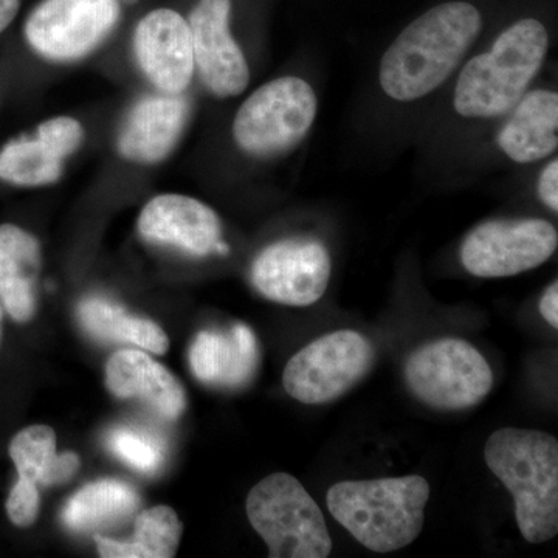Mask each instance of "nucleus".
Instances as JSON below:
<instances>
[{
    "label": "nucleus",
    "mask_w": 558,
    "mask_h": 558,
    "mask_svg": "<svg viewBox=\"0 0 558 558\" xmlns=\"http://www.w3.org/2000/svg\"><path fill=\"white\" fill-rule=\"evenodd\" d=\"M481 14L468 2H447L411 22L380 62L388 97L413 101L438 89L481 32Z\"/></svg>",
    "instance_id": "f257e3e1"
},
{
    "label": "nucleus",
    "mask_w": 558,
    "mask_h": 558,
    "mask_svg": "<svg viewBox=\"0 0 558 558\" xmlns=\"http://www.w3.org/2000/svg\"><path fill=\"white\" fill-rule=\"evenodd\" d=\"M487 468L512 494L521 534L532 545L558 532V442L539 429L499 428L484 449Z\"/></svg>",
    "instance_id": "f03ea898"
},
{
    "label": "nucleus",
    "mask_w": 558,
    "mask_h": 558,
    "mask_svg": "<svg viewBox=\"0 0 558 558\" xmlns=\"http://www.w3.org/2000/svg\"><path fill=\"white\" fill-rule=\"evenodd\" d=\"M429 499L428 481L400 478L341 481L328 490L329 512L374 553L407 548L421 535Z\"/></svg>",
    "instance_id": "7ed1b4c3"
},
{
    "label": "nucleus",
    "mask_w": 558,
    "mask_h": 558,
    "mask_svg": "<svg viewBox=\"0 0 558 558\" xmlns=\"http://www.w3.org/2000/svg\"><path fill=\"white\" fill-rule=\"evenodd\" d=\"M548 46V32L537 20H521L501 33L490 51L462 69L454 92L459 116L495 119L508 113L537 75Z\"/></svg>",
    "instance_id": "20e7f679"
},
{
    "label": "nucleus",
    "mask_w": 558,
    "mask_h": 558,
    "mask_svg": "<svg viewBox=\"0 0 558 558\" xmlns=\"http://www.w3.org/2000/svg\"><path fill=\"white\" fill-rule=\"evenodd\" d=\"M247 517L270 558H326L332 553L322 509L288 473H274L250 490Z\"/></svg>",
    "instance_id": "39448f33"
},
{
    "label": "nucleus",
    "mask_w": 558,
    "mask_h": 558,
    "mask_svg": "<svg viewBox=\"0 0 558 558\" xmlns=\"http://www.w3.org/2000/svg\"><path fill=\"white\" fill-rule=\"evenodd\" d=\"M317 117V97L306 81L284 76L264 84L242 102L233 137L245 154L277 157L300 145Z\"/></svg>",
    "instance_id": "423d86ee"
},
{
    "label": "nucleus",
    "mask_w": 558,
    "mask_h": 558,
    "mask_svg": "<svg viewBox=\"0 0 558 558\" xmlns=\"http://www.w3.org/2000/svg\"><path fill=\"white\" fill-rule=\"evenodd\" d=\"M405 381L429 409L459 411L483 402L494 387V373L469 341L442 339L424 344L410 355Z\"/></svg>",
    "instance_id": "0eeeda50"
},
{
    "label": "nucleus",
    "mask_w": 558,
    "mask_h": 558,
    "mask_svg": "<svg viewBox=\"0 0 558 558\" xmlns=\"http://www.w3.org/2000/svg\"><path fill=\"white\" fill-rule=\"evenodd\" d=\"M376 349L355 330H337L312 341L289 360L282 374L286 392L306 405H322L347 395L366 374Z\"/></svg>",
    "instance_id": "6e6552de"
},
{
    "label": "nucleus",
    "mask_w": 558,
    "mask_h": 558,
    "mask_svg": "<svg viewBox=\"0 0 558 558\" xmlns=\"http://www.w3.org/2000/svg\"><path fill=\"white\" fill-rule=\"evenodd\" d=\"M120 13V0H43L25 21V39L46 60L78 61L108 39Z\"/></svg>",
    "instance_id": "1a4fd4ad"
},
{
    "label": "nucleus",
    "mask_w": 558,
    "mask_h": 558,
    "mask_svg": "<svg viewBox=\"0 0 558 558\" xmlns=\"http://www.w3.org/2000/svg\"><path fill=\"white\" fill-rule=\"evenodd\" d=\"M558 245L556 227L543 219L488 220L462 242V266L480 278H506L537 269Z\"/></svg>",
    "instance_id": "9d476101"
},
{
    "label": "nucleus",
    "mask_w": 558,
    "mask_h": 558,
    "mask_svg": "<svg viewBox=\"0 0 558 558\" xmlns=\"http://www.w3.org/2000/svg\"><path fill=\"white\" fill-rule=\"evenodd\" d=\"M330 271L329 252L322 242L286 240L259 253L252 266V282L267 300L307 307L325 295Z\"/></svg>",
    "instance_id": "9b49d317"
},
{
    "label": "nucleus",
    "mask_w": 558,
    "mask_h": 558,
    "mask_svg": "<svg viewBox=\"0 0 558 558\" xmlns=\"http://www.w3.org/2000/svg\"><path fill=\"white\" fill-rule=\"evenodd\" d=\"M231 0H199L189 21L194 69L213 95L238 97L247 89L250 69L230 32Z\"/></svg>",
    "instance_id": "f8f14e48"
},
{
    "label": "nucleus",
    "mask_w": 558,
    "mask_h": 558,
    "mask_svg": "<svg viewBox=\"0 0 558 558\" xmlns=\"http://www.w3.org/2000/svg\"><path fill=\"white\" fill-rule=\"evenodd\" d=\"M140 69L161 94H183L193 81V40L189 21L170 9L150 11L134 33Z\"/></svg>",
    "instance_id": "ddd939ff"
},
{
    "label": "nucleus",
    "mask_w": 558,
    "mask_h": 558,
    "mask_svg": "<svg viewBox=\"0 0 558 558\" xmlns=\"http://www.w3.org/2000/svg\"><path fill=\"white\" fill-rule=\"evenodd\" d=\"M138 233L145 241L196 258L216 253L222 241L218 213L182 194H160L150 199L140 213Z\"/></svg>",
    "instance_id": "4468645a"
},
{
    "label": "nucleus",
    "mask_w": 558,
    "mask_h": 558,
    "mask_svg": "<svg viewBox=\"0 0 558 558\" xmlns=\"http://www.w3.org/2000/svg\"><path fill=\"white\" fill-rule=\"evenodd\" d=\"M190 101L183 94H150L132 106L119 132L123 159L154 165L167 159L189 123Z\"/></svg>",
    "instance_id": "2eb2a0df"
},
{
    "label": "nucleus",
    "mask_w": 558,
    "mask_h": 558,
    "mask_svg": "<svg viewBox=\"0 0 558 558\" xmlns=\"http://www.w3.org/2000/svg\"><path fill=\"white\" fill-rule=\"evenodd\" d=\"M106 387L116 398L142 400L167 421H175L186 409L182 384L140 349H121L108 360Z\"/></svg>",
    "instance_id": "dca6fc26"
},
{
    "label": "nucleus",
    "mask_w": 558,
    "mask_h": 558,
    "mask_svg": "<svg viewBox=\"0 0 558 558\" xmlns=\"http://www.w3.org/2000/svg\"><path fill=\"white\" fill-rule=\"evenodd\" d=\"M258 360V340L241 323L229 330H201L190 348L191 371L213 387H242L252 380Z\"/></svg>",
    "instance_id": "f3484780"
},
{
    "label": "nucleus",
    "mask_w": 558,
    "mask_h": 558,
    "mask_svg": "<svg viewBox=\"0 0 558 558\" xmlns=\"http://www.w3.org/2000/svg\"><path fill=\"white\" fill-rule=\"evenodd\" d=\"M40 245L31 231L0 226V303L16 323H28L38 311Z\"/></svg>",
    "instance_id": "a211bd4d"
},
{
    "label": "nucleus",
    "mask_w": 558,
    "mask_h": 558,
    "mask_svg": "<svg viewBox=\"0 0 558 558\" xmlns=\"http://www.w3.org/2000/svg\"><path fill=\"white\" fill-rule=\"evenodd\" d=\"M498 145L510 160L532 163L556 153L558 146V95L553 90H534L517 102Z\"/></svg>",
    "instance_id": "6ab92c4d"
},
{
    "label": "nucleus",
    "mask_w": 558,
    "mask_h": 558,
    "mask_svg": "<svg viewBox=\"0 0 558 558\" xmlns=\"http://www.w3.org/2000/svg\"><path fill=\"white\" fill-rule=\"evenodd\" d=\"M138 505V492L126 481H94L68 499L61 519L70 531L90 532L130 519Z\"/></svg>",
    "instance_id": "aec40b11"
},
{
    "label": "nucleus",
    "mask_w": 558,
    "mask_h": 558,
    "mask_svg": "<svg viewBox=\"0 0 558 558\" xmlns=\"http://www.w3.org/2000/svg\"><path fill=\"white\" fill-rule=\"evenodd\" d=\"M78 319L84 330L98 340L134 344L153 354H165L170 349V339L157 323L132 315L100 296L81 301Z\"/></svg>",
    "instance_id": "412c9836"
},
{
    "label": "nucleus",
    "mask_w": 558,
    "mask_h": 558,
    "mask_svg": "<svg viewBox=\"0 0 558 558\" xmlns=\"http://www.w3.org/2000/svg\"><path fill=\"white\" fill-rule=\"evenodd\" d=\"M9 451L16 465L17 478L38 487L68 483L80 469V458L72 451L57 453V435L47 425L21 429L11 439Z\"/></svg>",
    "instance_id": "4be33fe9"
},
{
    "label": "nucleus",
    "mask_w": 558,
    "mask_h": 558,
    "mask_svg": "<svg viewBox=\"0 0 558 558\" xmlns=\"http://www.w3.org/2000/svg\"><path fill=\"white\" fill-rule=\"evenodd\" d=\"M183 524L168 506L143 510L135 519L134 535L128 542L95 534L102 558H172L178 553Z\"/></svg>",
    "instance_id": "5701e85b"
},
{
    "label": "nucleus",
    "mask_w": 558,
    "mask_h": 558,
    "mask_svg": "<svg viewBox=\"0 0 558 558\" xmlns=\"http://www.w3.org/2000/svg\"><path fill=\"white\" fill-rule=\"evenodd\" d=\"M64 160L38 137L11 140L0 149V180L16 186H46L58 182Z\"/></svg>",
    "instance_id": "b1692460"
},
{
    "label": "nucleus",
    "mask_w": 558,
    "mask_h": 558,
    "mask_svg": "<svg viewBox=\"0 0 558 558\" xmlns=\"http://www.w3.org/2000/svg\"><path fill=\"white\" fill-rule=\"evenodd\" d=\"M109 450L131 469L153 475L163 465V442L153 433L134 427L113 428L106 439Z\"/></svg>",
    "instance_id": "393cba45"
},
{
    "label": "nucleus",
    "mask_w": 558,
    "mask_h": 558,
    "mask_svg": "<svg viewBox=\"0 0 558 558\" xmlns=\"http://www.w3.org/2000/svg\"><path fill=\"white\" fill-rule=\"evenodd\" d=\"M36 137L65 161L80 148L84 131L80 121L72 117H54L39 124Z\"/></svg>",
    "instance_id": "a878e982"
},
{
    "label": "nucleus",
    "mask_w": 558,
    "mask_h": 558,
    "mask_svg": "<svg viewBox=\"0 0 558 558\" xmlns=\"http://www.w3.org/2000/svg\"><path fill=\"white\" fill-rule=\"evenodd\" d=\"M5 508L14 526L31 527L39 515V487L28 481L17 480L7 498Z\"/></svg>",
    "instance_id": "bb28decb"
},
{
    "label": "nucleus",
    "mask_w": 558,
    "mask_h": 558,
    "mask_svg": "<svg viewBox=\"0 0 558 558\" xmlns=\"http://www.w3.org/2000/svg\"><path fill=\"white\" fill-rule=\"evenodd\" d=\"M538 196L546 207L558 211V160H553L543 170L538 180Z\"/></svg>",
    "instance_id": "cd10ccee"
},
{
    "label": "nucleus",
    "mask_w": 558,
    "mask_h": 558,
    "mask_svg": "<svg viewBox=\"0 0 558 558\" xmlns=\"http://www.w3.org/2000/svg\"><path fill=\"white\" fill-rule=\"evenodd\" d=\"M539 314L542 317L553 326L554 329L558 328V282L554 281L553 284L543 293L539 300Z\"/></svg>",
    "instance_id": "c85d7f7f"
},
{
    "label": "nucleus",
    "mask_w": 558,
    "mask_h": 558,
    "mask_svg": "<svg viewBox=\"0 0 558 558\" xmlns=\"http://www.w3.org/2000/svg\"><path fill=\"white\" fill-rule=\"evenodd\" d=\"M22 0H0V33L10 27L21 10Z\"/></svg>",
    "instance_id": "c756f323"
},
{
    "label": "nucleus",
    "mask_w": 558,
    "mask_h": 558,
    "mask_svg": "<svg viewBox=\"0 0 558 558\" xmlns=\"http://www.w3.org/2000/svg\"><path fill=\"white\" fill-rule=\"evenodd\" d=\"M2 322H3V307L0 303V340H2Z\"/></svg>",
    "instance_id": "7c9ffc66"
}]
</instances>
